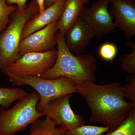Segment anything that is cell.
I'll return each instance as SVG.
<instances>
[{"label":"cell","instance_id":"cell-18","mask_svg":"<svg viewBox=\"0 0 135 135\" xmlns=\"http://www.w3.org/2000/svg\"><path fill=\"white\" fill-rule=\"evenodd\" d=\"M128 48L132 50L129 54H123L119 59L121 64V69L131 74H135V44L132 41L126 43Z\"/></svg>","mask_w":135,"mask_h":135},{"label":"cell","instance_id":"cell-16","mask_svg":"<svg viewBox=\"0 0 135 135\" xmlns=\"http://www.w3.org/2000/svg\"><path fill=\"white\" fill-rule=\"evenodd\" d=\"M103 135H135V106L133 107L128 116L119 127Z\"/></svg>","mask_w":135,"mask_h":135},{"label":"cell","instance_id":"cell-22","mask_svg":"<svg viewBox=\"0 0 135 135\" xmlns=\"http://www.w3.org/2000/svg\"><path fill=\"white\" fill-rule=\"evenodd\" d=\"M27 0H17V10L18 11H22L26 8Z\"/></svg>","mask_w":135,"mask_h":135},{"label":"cell","instance_id":"cell-14","mask_svg":"<svg viewBox=\"0 0 135 135\" xmlns=\"http://www.w3.org/2000/svg\"><path fill=\"white\" fill-rule=\"evenodd\" d=\"M65 131L62 127L57 128L51 119L46 117L35 120L26 135H62Z\"/></svg>","mask_w":135,"mask_h":135},{"label":"cell","instance_id":"cell-20","mask_svg":"<svg viewBox=\"0 0 135 135\" xmlns=\"http://www.w3.org/2000/svg\"><path fill=\"white\" fill-rule=\"evenodd\" d=\"M118 53V49L114 44L105 42L98 49V55L103 60L112 61L114 60Z\"/></svg>","mask_w":135,"mask_h":135},{"label":"cell","instance_id":"cell-25","mask_svg":"<svg viewBox=\"0 0 135 135\" xmlns=\"http://www.w3.org/2000/svg\"><path fill=\"white\" fill-rule=\"evenodd\" d=\"M6 2L9 5H12L13 4H16L17 0H5Z\"/></svg>","mask_w":135,"mask_h":135},{"label":"cell","instance_id":"cell-12","mask_svg":"<svg viewBox=\"0 0 135 135\" xmlns=\"http://www.w3.org/2000/svg\"><path fill=\"white\" fill-rule=\"evenodd\" d=\"M94 36L91 29L80 17L68 30L64 40L68 48L72 53L79 54L84 52Z\"/></svg>","mask_w":135,"mask_h":135},{"label":"cell","instance_id":"cell-23","mask_svg":"<svg viewBox=\"0 0 135 135\" xmlns=\"http://www.w3.org/2000/svg\"><path fill=\"white\" fill-rule=\"evenodd\" d=\"M39 7V12L41 13L45 10L44 0H36Z\"/></svg>","mask_w":135,"mask_h":135},{"label":"cell","instance_id":"cell-17","mask_svg":"<svg viewBox=\"0 0 135 135\" xmlns=\"http://www.w3.org/2000/svg\"><path fill=\"white\" fill-rule=\"evenodd\" d=\"M111 130L109 128L83 126L66 130L62 135H103Z\"/></svg>","mask_w":135,"mask_h":135},{"label":"cell","instance_id":"cell-1","mask_svg":"<svg viewBox=\"0 0 135 135\" xmlns=\"http://www.w3.org/2000/svg\"><path fill=\"white\" fill-rule=\"evenodd\" d=\"M90 110V121L114 130L125 120L135 106L126 100L122 86L114 82L99 85L87 83L76 86Z\"/></svg>","mask_w":135,"mask_h":135},{"label":"cell","instance_id":"cell-6","mask_svg":"<svg viewBox=\"0 0 135 135\" xmlns=\"http://www.w3.org/2000/svg\"><path fill=\"white\" fill-rule=\"evenodd\" d=\"M57 55L55 48L46 52L26 53L6 70L18 77H41L55 65Z\"/></svg>","mask_w":135,"mask_h":135},{"label":"cell","instance_id":"cell-8","mask_svg":"<svg viewBox=\"0 0 135 135\" xmlns=\"http://www.w3.org/2000/svg\"><path fill=\"white\" fill-rule=\"evenodd\" d=\"M109 0H97L90 7H84L80 17L98 38L113 33L116 30L109 10Z\"/></svg>","mask_w":135,"mask_h":135},{"label":"cell","instance_id":"cell-4","mask_svg":"<svg viewBox=\"0 0 135 135\" xmlns=\"http://www.w3.org/2000/svg\"><path fill=\"white\" fill-rule=\"evenodd\" d=\"M40 99L34 91L17 100L11 108H0V135H15L26 129L35 120L44 116L36 105Z\"/></svg>","mask_w":135,"mask_h":135},{"label":"cell","instance_id":"cell-5","mask_svg":"<svg viewBox=\"0 0 135 135\" xmlns=\"http://www.w3.org/2000/svg\"><path fill=\"white\" fill-rule=\"evenodd\" d=\"M2 72L8 77L12 85L30 86L39 94L40 99L36 107L39 112H42L44 107L50 101L65 95L77 93V83L68 77L49 79L37 76L18 77L6 70Z\"/></svg>","mask_w":135,"mask_h":135},{"label":"cell","instance_id":"cell-13","mask_svg":"<svg viewBox=\"0 0 135 135\" xmlns=\"http://www.w3.org/2000/svg\"><path fill=\"white\" fill-rule=\"evenodd\" d=\"M90 0H66L65 7L60 18L57 20V32L65 36L70 27L80 17L84 5Z\"/></svg>","mask_w":135,"mask_h":135},{"label":"cell","instance_id":"cell-9","mask_svg":"<svg viewBox=\"0 0 135 135\" xmlns=\"http://www.w3.org/2000/svg\"><path fill=\"white\" fill-rule=\"evenodd\" d=\"M57 22L54 21L21 40L18 49L20 57L29 52H44L55 49Z\"/></svg>","mask_w":135,"mask_h":135},{"label":"cell","instance_id":"cell-19","mask_svg":"<svg viewBox=\"0 0 135 135\" xmlns=\"http://www.w3.org/2000/svg\"><path fill=\"white\" fill-rule=\"evenodd\" d=\"M17 9L16 5H9L5 0H0V34L7 26L11 15Z\"/></svg>","mask_w":135,"mask_h":135},{"label":"cell","instance_id":"cell-2","mask_svg":"<svg viewBox=\"0 0 135 135\" xmlns=\"http://www.w3.org/2000/svg\"><path fill=\"white\" fill-rule=\"evenodd\" d=\"M57 55L54 66L41 76L49 79L64 77L74 81L77 85L95 83L97 60L88 54L74 55L66 45L64 37L56 33Z\"/></svg>","mask_w":135,"mask_h":135},{"label":"cell","instance_id":"cell-24","mask_svg":"<svg viewBox=\"0 0 135 135\" xmlns=\"http://www.w3.org/2000/svg\"><path fill=\"white\" fill-rule=\"evenodd\" d=\"M56 1L57 0H44L45 9L49 7Z\"/></svg>","mask_w":135,"mask_h":135},{"label":"cell","instance_id":"cell-21","mask_svg":"<svg viewBox=\"0 0 135 135\" xmlns=\"http://www.w3.org/2000/svg\"><path fill=\"white\" fill-rule=\"evenodd\" d=\"M127 83L122 86L125 98L135 105V74H131L127 78Z\"/></svg>","mask_w":135,"mask_h":135},{"label":"cell","instance_id":"cell-11","mask_svg":"<svg viewBox=\"0 0 135 135\" xmlns=\"http://www.w3.org/2000/svg\"><path fill=\"white\" fill-rule=\"evenodd\" d=\"M66 0H57L41 13H36L28 20L25 25L22 40L34 32L42 29L60 18L63 12Z\"/></svg>","mask_w":135,"mask_h":135},{"label":"cell","instance_id":"cell-10","mask_svg":"<svg viewBox=\"0 0 135 135\" xmlns=\"http://www.w3.org/2000/svg\"><path fill=\"white\" fill-rule=\"evenodd\" d=\"M109 12L116 28L122 30L128 41L135 36V1L134 0H109Z\"/></svg>","mask_w":135,"mask_h":135},{"label":"cell","instance_id":"cell-7","mask_svg":"<svg viewBox=\"0 0 135 135\" xmlns=\"http://www.w3.org/2000/svg\"><path fill=\"white\" fill-rule=\"evenodd\" d=\"M71 97V94H68L50 101L42 112L56 126L59 125L66 130L85 124L83 116L74 113L71 109L70 103Z\"/></svg>","mask_w":135,"mask_h":135},{"label":"cell","instance_id":"cell-3","mask_svg":"<svg viewBox=\"0 0 135 135\" xmlns=\"http://www.w3.org/2000/svg\"><path fill=\"white\" fill-rule=\"evenodd\" d=\"M39 12L36 0H32L22 11L17 10L11 16L10 22L0 34V70H7L20 57L18 51L22 32L26 22Z\"/></svg>","mask_w":135,"mask_h":135},{"label":"cell","instance_id":"cell-15","mask_svg":"<svg viewBox=\"0 0 135 135\" xmlns=\"http://www.w3.org/2000/svg\"><path fill=\"white\" fill-rule=\"evenodd\" d=\"M28 94L24 90L20 88L0 87V105L8 109L15 101Z\"/></svg>","mask_w":135,"mask_h":135}]
</instances>
